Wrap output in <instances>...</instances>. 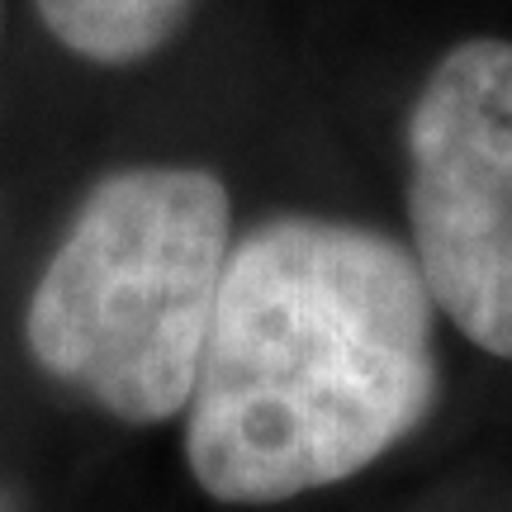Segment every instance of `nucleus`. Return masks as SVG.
Listing matches in <instances>:
<instances>
[{
    "mask_svg": "<svg viewBox=\"0 0 512 512\" xmlns=\"http://www.w3.org/2000/svg\"><path fill=\"white\" fill-rule=\"evenodd\" d=\"M437 394V304L413 252L366 223L280 214L228 252L185 465L219 503H290L389 456Z\"/></svg>",
    "mask_w": 512,
    "mask_h": 512,
    "instance_id": "f257e3e1",
    "label": "nucleus"
},
{
    "mask_svg": "<svg viewBox=\"0 0 512 512\" xmlns=\"http://www.w3.org/2000/svg\"><path fill=\"white\" fill-rule=\"evenodd\" d=\"M233 252L228 185L181 162L110 171L38 275L24 342L110 418L185 413Z\"/></svg>",
    "mask_w": 512,
    "mask_h": 512,
    "instance_id": "f03ea898",
    "label": "nucleus"
},
{
    "mask_svg": "<svg viewBox=\"0 0 512 512\" xmlns=\"http://www.w3.org/2000/svg\"><path fill=\"white\" fill-rule=\"evenodd\" d=\"M408 252L451 328L512 361V38L432 62L403 124Z\"/></svg>",
    "mask_w": 512,
    "mask_h": 512,
    "instance_id": "7ed1b4c3",
    "label": "nucleus"
},
{
    "mask_svg": "<svg viewBox=\"0 0 512 512\" xmlns=\"http://www.w3.org/2000/svg\"><path fill=\"white\" fill-rule=\"evenodd\" d=\"M48 34L95 67H133L162 53L200 0H34Z\"/></svg>",
    "mask_w": 512,
    "mask_h": 512,
    "instance_id": "20e7f679",
    "label": "nucleus"
}]
</instances>
